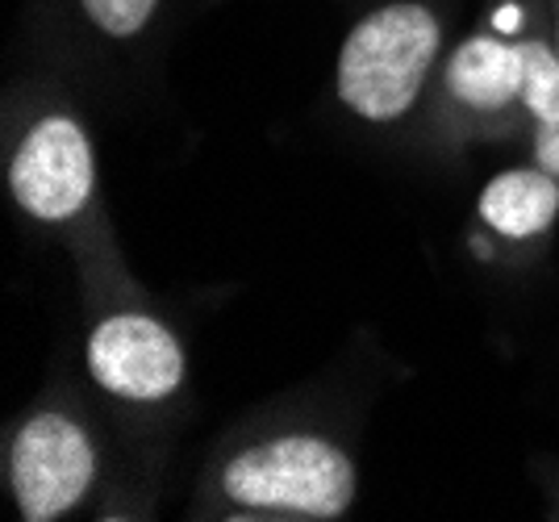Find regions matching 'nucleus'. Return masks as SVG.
<instances>
[{
    "label": "nucleus",
    "mask_w": 559,
    "mask_h": 522,
    "mask_svg": "<svg viewBox=\"0 0 559 522\" xmlns=\"http://www.w3.org/2000/svg\"><path fill=\"white\" fill-rule=\"evenodd\" d=\"M222 489L251 510L338 519L355 498V468L326 439L288 435L230 460Z\"/></svg>",
    "instance_id": "nucleus-2"
},
{
    "label": "nucleus",
    "mask_w": 559,
    "mask_h": 522,
    "mask_svg": "<svg viewBox=\"0 0 559 522\" xmlns=\"http://www.w3.org/2000/svg\"><path fill=\"white\" fill-rule=\"evenodd\" d=\"M93 146L71 118L38 121L22 139L9 167V189L17 197V205L43 222H63L80 214V205L93 197Z\"/></svg>",
    "instance_id": "nucleus-4"
},
{
    "label": "nucleus",
    "mask_w": 559,
    "mask_h": 522,
    "mask_svg": "<svg viewBox=\"0 0 559 522\" xmlns=\"http://www.w3.org/2000/svg\"><path fill=\"white\" fill-rule=\"evenodd\" d=\"M439 55V22L426 4H384L355 25L338 55V96L368 121L401 118Z\"/></svg>",
    "instance_id": "nucleus-1"
},
{
    "label": "nucleus",
    "mask_w": 559,
    "mask_h": 522,
    "mask_svg": "<svg viewBox=\"0 0 559 522\" xmlns=\"http://www.w3.org/2000/svg\"><path fill=\"white\" fill-rule=\"evenodd\" d=\"M88 368L100 389L126 402H164L180 389L185 352L176 334L146 313H117L88 339Z\"/></svg>",
    "instance_id": "nucleus-5"
},
{
    "label": "nucleus",
    "mask_w": 559,
    "mask_h": 522,
    "mask_svg": "<svg viewBox=\"0 0 559 522\" xmlns=\"http://www.w3.org/2000/svg\"><path fill=\"white\" fill-rule=\"evenodd\" d=\"M526 50L501 38H472L447 63V88L472 109H506L522 96Z\"/></svg>",
    "instance_id": "nucleus-6"
},
{
    "label": "nucleus",
    "mask_w": 559,
    "mask_h": 522,
    "mask_svg": "<svg viewBox=\"0 0 559 522\" xmlns=\"http://www.w3.org/2000/svg\"><path fill=\"white\" fill-rule=\"evenodd\" d=\"M96 476L93 439L63 414H38L17 430L9 481L22 519L50 522L88 494Z\"/></svg>",
    "instance_id": "nucleus-3"
},
{
    "label": "nucleus",
    "mask_w": 559,
    "mask_h": 522,
    "mask_svg": "<svg viewBox=\"0 0 559 522\" xmlns=\"http://www.w3.org/2000/svg\"><path fill=\"white\" fill-rule=\"evenodd\" d=\"M80 4H84V13H88L105 34L130 38V34H139L142 25L151 22V13H155L159 0H80Z\"/></svg>",
    "instance_id": "nucleus-9"
},
{
    "label": "nucleus",
    "mask_w": 559,
    "mask_h": 522,
    "mask_svg": "<svg viewBox=\"0 0 559 522\" xmlns=\"http://www.w3.org/2000/svg\"><path fill=\"white\" fill-rule=\"evenodd\" d=\"M497 25H501V29H513V25H518V9L506 4V9H501V17H497Z\"/></svg>",
    "instance_id": "nucleus-11"
},
{
    "label": "nucleus",
    "mask_w": 559,
    "mask_h": 522,
    "mask_svg": "<svg viewBox=\"0 0 559 522\" xmlns=\"http://www.w3.org/2000/svg\"><path fill=\"white\" fill-rule=\"evenodd\" d=\"M535 155H538V164H543V171L559 176V126H538Z\"/></svg>",
    "instance_id": "nucleus-10"
},
{
    "label": "nucleus",
    "mask_w": 559,
    "mask_h": 522,
    "mask_svg": "<svg viewBox=\"0 0 559 522\" xmlns=\"http://www.w3.org/2000/svg\"><path fill=\"white\" fill-rule=\"evenodd\" d=\"M522 50H526L522 100L538 126H559V55H551L543 43H522Z\"/></svg>",
    "instance_id": "nucleus-8"
},
{
    "label": "nucleus",
    "mask_w": 559,
    "mask_h": 522,
    "mask_svg": "<svg viewBox=\"0 0 559 522\" xmlns=\"http://www.w3.org/2000/svg\"><path fill=\"white\" fill-rule=\"evenodd\" d=\"M480 214L497 235L531 238L543 235L559 214V185L551 171H501L480 192Z\"/></svg>",
    "instance_id": "nucleus-7"
}]
</instances>
